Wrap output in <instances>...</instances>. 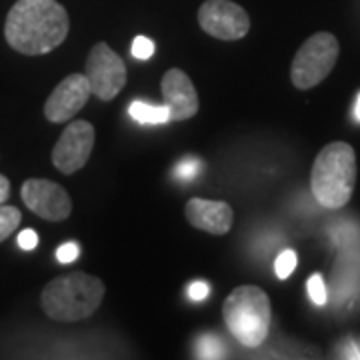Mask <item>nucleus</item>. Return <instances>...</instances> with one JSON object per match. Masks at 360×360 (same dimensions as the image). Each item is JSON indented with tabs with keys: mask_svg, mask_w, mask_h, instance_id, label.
I'll return each instance as SVG.
<instances>
[{
	"mask_svg": "<svg viewBox=\"0 0 360 360\" xmlns=\"http://www.w3.org/2000/svg\"><path fill=\"white\" fill-rule=\"evenodd\" d=\"M70 18L56 0H16L4 22V39L14 51L39 56L60 46L68 37Z\"/></svg>",
	"mask_w": 360,
	"mask_h": 360,
	"instance_id": "f257e3e1",
	"label": "nucleus"
},
{
	"mask_svg": "<svg viewBox=\"0 0 360 360\" xmlns=\"http://www.w3.org/2000/svg\"><path fill=\"white\" fill-rule=\"evenodd\" d=\"M104 283L89 272H68L56 276L42 288L40 304L44 314L58 322H78L90 319L103 304Z\"/></svg>",
	"mask_w": 360,
	"mask_h": 360,
	"instance_id": "f03ea898",
	"label": "nucleus"
},
{
	"mask_svg": "<svg viewBox=\"0 0 360 360\" xmlns=\"http://www.w3.org/2000/svg\"><path fill=\"white\" fill-rule=\"evenodd\" d=\"M356 184V155L348 142H330L322 148L312 170L310 188L324 208H342L352 198Z\"/></svg>",
	"mask_w": 360,
	"mask_h": 360,
	"instance_id": "7ed1b4c3",
	"label": "nucleus"
},
{
	"mask_svg": "<svg viewBox=\"0 0 360 360\" xmlns=\"http://www.w3.org/2000/svg\"><path fill=\"white\" fill-rule=\"evenodd\" d=\"M226 328L243 347L258 348L269 336L270 309L269 295L255 284L236 286L222 304Z\"/></svg>",
	"mask_w": 360,
	"mask_h": 360,
	"instance_id": "20e7f679",
	"label": "nucleus"
},
{
	"mask_svg": "<svg viewBox=\"0 0 360 360\" xmlns=\"http://www.w3.org/2000/svg\"><path fill=\"white\" fill-rule=\"evenodd\" d=\"M338 40L330 32L312 34L295 54L290 66V80L298 90H309L321 84L333 72L338 58Z\"/></svg>",
	"mask_w": 360,
	"mask_h": 360,
	"instance_id": "39448f33",
	"label": "nucleus"
},
{
	"mask_svg": "<svg viewBox=\"0 0 360 360\" xmlns=\"http://www.w3.org/2000/svg\"><path fill=\"white\" fill-rule=\"evenodd\" d=\"M86 78L90 92L110 103L127 86V65L106 42H96L86 58Z\"/></svg>",
	"mask_w": 360,
	"mask_h": 360,
	"instance_id": "423d86ee",
	"label": "nucleus"
},
{
	"mask_svg": "<svg viewBox=\"0 0 360 360\" xmlns=\"http://www.w3.org/2000/svg\"><path fill=\"white\" fill-rule=\"evenodd\" d=\"M198 25L219 40H240L250 30V16L232 0H206L198 8Z\"/></svg>",
	"mask_w": 360,
	"mask_h": 360,
	"instance_id": "0eeeda50",
	"label": "nucleus"
},
{
	"mask_svg": "<svg viewBox=\"0 0 360 360\" xmlns=\"http://www.w3.org/2000/svg\"><path fill=\"white\" fill-rule=\"evenodd\" d=\"M94 148V127L89 120H72L52 148V165L63 174H75L89 162Z\"/></svg>",
	"mask_w": 360,
	"mask_h": 360,
	"instance_id": "6e6552de",
	"label": "nucleus"
},
{
	"mask_svg": "<svg viewBox=\"0 0 360 360\" xmlns=\"http://www.w3.org/2000/svg\"><path fill=\"white\" fill-rule=\"evenodd\" d=\"M20 196L26 208L34 212L37 217L51 222L66 220L72 212V200L66 193L65 186L46 179H28L25 180Z\"/></svg>",
	"mask_w": 360,
	"mask_h": 360,
	"instance_id": "1a4fd4ad",
	"label": "nucleus"
},
{
	"mask_svg": "<svg viewBox=\"0 0 360 360\" xmlns=\"http://www.w3.org/2000/svg\"><path fill=\"white\" fill-rule=\"evenodd\" d=\"M90 84L86 75H70L56 84L44 103V116L54 124L68 122L78 115L90 98Z\"/></svg>",
	"mask_w": 360,
	"mask_h": 360,
	"instance_id": "9d476101",
	"label": "nucleus"
},
{
	"mask_svg": "<svg viewBox=\"0 0 360 360\" xmlns=\"http://www.w3.org/2000/svg\"><path fill=\"white\" fill-rule=\"evenodd\" d=\"M160 90H162V101L170 112V120L182 122V120L193 118L198 112V108H200L198 92L194 89L191 77L184 70H180V68L167 70L162 77V82H160Z\"/></svg>",
	"mask_w": 360,
	"mask_h": 360,
	"instance_id": "9b49d317",
	"label": "nucleus"
},
{
	"mask_svg": "<svg viewBox=\"0 0 360 360\" xmlns=\"http://www.w3.org/2000/svg\"><path fill=\"white\" fill-rule=\"evenodd\" d=\"M186 220L194 229L205 231L214 236H222L232 229L234 212L229 202L222 200H206V198H191L184 208Z\"/></svg>",
	"mask_w": 360,
	"mask_h": 360,
	"instance_id": "f8f14e48",
	"label": "nucleus"
},
{
	"mask_svg": "<svg viewBox=\"0 0 360 360\" xmlns=\"http://www.w3.org/2000/svg\"><path fill=\"white\" fill-rule=\"evenodd\" d=\"M129 112L141 124H167V122H170V112H168L167 104L155 106V104L134 101L129 106Z\"/></svg>",
	"mask_w": 360,
	"mask_h": 360,
	"instance_id": "ddd939ff",
	"label": "nucleus"
},
{
	"mask_svg": "<svg viewBox=\"0 0 360 360\" xmlns=\"http://www.w3.org/2000/svg\"><path fill=\"white\" fill-rule=\"evenodd\" d=\"M22 220V214L16 206L0 205V243L13 234Z\"/></svg>",
	"mask_w": 360,
	"mask_h": 360,
	"instance_id": "4468645a",
	"label": "nucleus"
},
{
	"mask_svg": "<svg viewBox=\"0 0 360 360\" xmlns=\"http://www.w3.org/2000/svg\"><path fill=\"white\" fill-rule=\"evenodd\" d=\"M296 264H298V257H296L295 250H284L278 255L276 258V262H274V270H276V276L284 281V278H288L290 274H292V270L296 269Z\"/></svg>",
	"mask_w": 360,
	"mask_h": 360,
	"instance_id": "2eb2a0df",
	"label": "nucleus"
},
{
	"mask_svg": "<svg viewBox=\"0 0 360 360\" xmlns=\"http://www.w3.org/2000/svg\"><path fill=\"white\" fill-rule=\"evenodd\" d=\"M307 290H309L310 300L316 304V307H324L326 300H328V292H326V284L322 281L321 274H312L307 283Z\"/></svg>",
	"mask_w": 360,
	"mask_h": 360,
	"instance_id": "dca6fc26",
	"label": "nucleus"
},
{
	"mask_svg": "<svg viewBox=\"0 0 360 360\" xmlns=\"http://www.w3.org/2000/svg\"><path fill=\"white\" fill-rule=\"evenodd\" d=\"M198 356L200 359H220L222 356V345L214 336H205L198 342Z\"/></svg>",
	"mask_w": 360,
	"mask_h": 360,
	"instance_id": "f3484780",
	"label": "nucleus"
},
{
	"mask_svg": "<svg viewBox=\"0 0 360 360\" xmlns=\"http://www.w3.org/2000/svg\"><path fill=\"white\" fill-rule=\"evenodd\" d=\"M200 170H202V162H200L198 158H186V160H182V162L176 165V168H174V176L191 180L194 179Z\"/></svg>",
	"mask_w": 360,
	"mask_h": 360,
	"instance_id": "a211bd4d",
	"label": "nucleus"
},
{
	"mask_svg": "<svg viewBox=\"0 0 360 360\" xmlns=\"http://www.w3.org/2000/svg\"><path fill=\"white\" fill-rule=\"evenodd\" d=\"M155 54V42L146 37H136L132 42V56L139 60H148Z\"/></svg>",
	"mask_w": 360,
	"mask_h": 360,
	"instance_id": "6ab92c4d",
	"label": "nucleus"
},
{
	"mask_svg": "<svg viewBox=\"0 0 360 360\" xmlns=\"http://www.w3.org/2000/svg\"><path fill=\"white\" fill-rule=\"evenodd\" d=\"M78 252L80 250H78L77 243H65V245L58 246V250H56V260L63 262V264H70L78 258Z\"/></svg>",
	"mask_w": 360,
	"mask_h": 360,
	"instance_id": "aec40b11",
	"label": "nucleus"
},
{
	"mask_svg": "<svg viewBox=\"0 0 360 360\" xmlns=\"http://www.w3.org/2000/svg\"><path fill=\"white\" fill-rule=\"evenodd\" d=\"M18 246L22 250H34L39 246V234L32 231V229H26L18 234Z\"/></svg>",
	"mask_w": 360,
	"mask_h": 360,
	"instance_id": "412c9836",
	"label": "nucleus"
},
{
	"mask_svg": "<svg viewBox=\"0 0 360 360\" xmlns=\"http://www.w3.org/2000/svg\"><path fill=\"white\" fill-rule=\"evenodd\" d=\"M206 296H208V284L206 283H193L188 286V298L194 300V302H200V300H205Z\"/></svg>",
	"mask_w": 360,
	"mask_h": 360,
	"instance_id": "4be33fe9",
	"label": "nucleus"
},
{
	"mask_svg": "<svg viewBox=\"0 0 360 360\" xmlns=\"http://www.w3.org/2000/svg\"><path fill=\"white\" fill-rule=\"evenodd\" d=\"M8 196H11V182L4 174H0V205H6Z\"/></svg>",
	"mask_w": 360,
	"mask_h": 360,
	"instance_id": "5701e85b",
	"label": "nucleus"
},
{
	"mask_svg": "<svg viewBox=\"0 0 360 360\" xmlns=\"http://www.w3.org/2000/svg\"><path fill=\"white\" fill-rule=\"evenodd\" d=\"M354 118L360 122V94L359 98H356V104H354Z\"/></svg>",
	"mask_w": 360,
	"mask_h": 360,
	"instance_id": "b1692460",
	"label": "nucleus"
}]
</instances>
